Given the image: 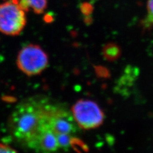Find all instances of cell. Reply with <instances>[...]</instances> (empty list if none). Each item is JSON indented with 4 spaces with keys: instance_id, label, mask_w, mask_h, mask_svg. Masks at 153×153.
<instances>
[{
    "instance_id": "cell-1",
    "label": "cell",
    "mask_w": 153,
    "mask_h": 153,
    "mask_svg": "<svg viewBox=\"0 0 153 153\" xmlns=\"http://www.w3.org/2000/svg\"><path fill=\"white\" fill-rule=\"evenodd\" d=\"M49 101L46 97H31L19 103L8 121L12 135L30 148L41 130Z\"/></svg>"
},
{
    "instance_id": "cell-2",
    "label": "cell",
    "mask_w": 153,
    "mask_h": 153,
    "mask_svg": "<svg viewBox=\"0 0 153 153\" xmlns=\"http://www.w3.org/2000/svg\"><path fill=\"white\" fill-rule=\"evenodd\" d=\"M46 121L56 137L70 135L75 137L79 131L72 113L63 105L48 104L46 109Z\"/></svg>"
},
{
    "instance_id": "cell-3",
    "label": "cell",
    "mask_w": 153,
    "mask_h": 153,
    "mask_svg": "<svg viewBox=\"0 0 153 153\" xmlns=\"http://www.w3.org/2000/svg\"><path fill=\"white\" fill-rule=\"evenodd\" d=\"M49 64V57L42 47L30 44L22 47L17 57V65L24 74L34 76L41 74Z\"/></svg>"
},
{
    "instance_id": "cell-4",
    "label": "cell",
    "mask_w": 153,
    "mask_h": 153,
    "mask_svg": "<svg viewBox=\"0 0 153 153\" xmlns=\"http://www.w3.org/2000/svg\"><path fill=\"white\" fill-rule=\"evenodd\" d=\"M71 113L79 128L91 130L103 124L105 115L98 105L89 100H80L71 107Z\"/></svg>"
},
{
    "instance_id": "cell-5",
    "label": "cell",
    "mask_w": 153,
    "mask_h": 153,
    "mask_svg": "<svg viewBox=\"0 0 153 153\" xmlns=\"http://www.w3.org/2000/svg\"><path fill=\"white\" fill-rule=\"evenodd\" d=\"M26 25L25 11L11 0L0 4V32L10 36L20 34Z\"/></svg>"
},
{
    "instance_id": "cell-6",
    "label": "cell",
    "mask_w": 153,
    "mask_h": 153,
    "mask_svg": "<svg viewBox=\"0 0 153 153\" xmlns=\"http://www.w3.org/2000/svg\"><path fill=\"white\" fill-rule=\"evenodd\" d=\"M30 149L34 150L36 153H57L61 151L57 138L48 125L45 117L40 133Z\"/></svg>"
},
{
    "instance_id": "cell-7",
    "label": "cell",
    "mask_w": 153,
    "mask_h": 153,
    "mask_svg": "<svg viewBox=\"0 0 153 153\" xmlns=\"http://www.w3.org/2000/svg\"><path fill=\"white\" fill-rule=\"evenodd\" d=\"M102 54L104 58L108 61L117 60L121 55L120 47L115 43H108L102 49Z\"/></svg>"
},
{
    "instance_id": "cell-8",
    "label": "cell",
    "mask_w": 153,
    "mask_h": 153,
    "mask_svg": "<svg viewBox=\"0 0 153 153\" xmlns=\"http://www.w3.org/2000/svg\"><path fill=\"white\" fill-rule=\"evenodd\" d=\"M143 30H149L153 27V0H147V14L142 22Z\"/></svg>"
},
{
    "instance_id": "cell-9",
    "label": "cell",
    "mask_w": 153,
    "mask_h": 153,
    "mask_svg": "<svg viewBox=\"0 0 153 153\" xmlns=\"http://www.w3.org/2000/svg\"><path fill=\"white\" fill-rule=\"evenodd\" d=\"M47 6V0H32L30 8L35 13L41 14L44 12Z\"/></svg>"
},
{
    "instance_id": "cell-10",
    "label": "cell",
    "mask_w": 153,
    "mask_h": 153,
    "mask_svg": "<svg viewBox=\"0 0 153 153\" xmlns=\"http://www.w3.org/2000/svg\"><path fill=\"white\" fill-rule=\"evenodd\" d=\"M11 1L17 4L23 10L28 11L30 8V4L32 0H11Z\"/></svg>"
},
{
    "instance_id": "cell-11",
    "label": "cell",
    "mask_w": 153,
    "mask_h": 153,
    "mask_svg": "<svg viewBox=\"0 0 153 153\" xmlns=\"http://www.w3.org/2000/svg\"><path fill=\"white\" fill-rule=\"evenodd\" d=\"M0 153H17L10 147L0 144Z\"/></svg>"
}]
</instances>
